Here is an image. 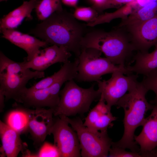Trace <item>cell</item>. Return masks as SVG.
I'll return each mask as SVG.
<instances>
[{
  "instance_id": "1",
  "label": "cell",
  "mask_w": 157,
  "mask_h": 157,
  "mask_svg": "<svg viewBox=\"0 0 157 157\" xmlns=\"http://www.w3.org/2000/svg\"><path fill=\"white\" fill-rule=\"evenodd\" d=\"M87 27L63 9L53 13L29 33L48 44L65 47L77 58L82 50V40L88 31Z\"/></svg>"
},
{
  "instance_id": "2",
  "label": "cell",
  "mask_w": 157,
  "mask_h": 157,
  "mask_svg": "<svg viewBox=\"0 0 157 157\" xmlns=\"http://www.w3.org/2000/svg\"><path fill=\"white\" fill-rule=\"evenodd\" d=\"M148 91L141 82L138 81L117 102V108H122L124 111V132L121 139L112 142L111 146L139 152L140 148L134 139L135 131L138 127L142 126L146 113L152 110L154 106L146 99Z\"/></svg>"
},
{
  "instance_id": "3",
  "label": "cell",
  "mask_w": 157,
  "mask_h": 157,
  "mask_svg": "<svg viewBox=\"0 0 157 157\" xmlns=\"http://www.w3.org/2000/svg\"><path fill=\"white\" fill-rule=\"evenodd\" d=\"M82 49H96L114 64L123 66L135 50L130 39L118 30L106 31L100 29L88 30L81 43Z\"/></svg>"
},
{
  "instance_id": "4",
  "label": "cell",
  "mask_w": 157,
  "mask_h": 157,
  "mask_svg": "<svg viewBox=\"0 0 157 157\" xmlns=\"http://www.w3.org/2000/svg\"><path fill=\"white\" fill-rule=\"evenodd\" d=\"M43 71H31L26 68L24 62L14 61L0 51V90L3 92L5 101L13 99L22 102L26 85L33 78H44Z\"/></svg>"
},
{
  "instance_id": "5",
  "label": "cell",
  "mask_w": 157,
  "mask_h": 157,
  "mask_svg": "<svg viewBox=\"0 0 157 157\" xmlns=\"http://www.w3.org/2000/svg\"><path fill=\"white\" fill-rule=\"evenodd\" d=\"M74 80L65 82L64 88L60 90L59 102L54 109V116L68 117L83 114L89 110L93 101L99 99L101 94L99 87L96 90L93 84L89 88H82Z\"/></svg>"
},
{
  "instance_id": "6",
  "label": "cell",
  "mask_w": 157,
  "mask_h": 157,
  "mask_svg": "<svg viewBox=\"0 0 157 157\" xmlns=\"http://www.w3.org/2000/svg\"><path fill=\"white\" fill-rule=\"evenodd\" d=\"M102 53L92 48H83L77 58L78 63L75 79L78 82L100 80L103 75L117 71L128 75L133 73L126 66L116 65L106 57H101Z\"/></svg>"
},
{
  "instance_id": "7",
  "label": "cell",
  "mask_w": 157,
  "mask_h": 157,
  "mask_svg": "<svg viewBox=\"0 0 157 157\" xmlns=\"http://www.w3.org/2000/svg\"><path fill=\"white\" fill-rule=\"evenodd\" d=\"M64 116L77 134L80 144L81 156L106 157L108 156L112 141L107 131H92L84 125L80 118L71 119Z\"/></svg>"
},
{
  "instance_id": "8",
  "label": "cell",
  "mask_w": 157,
  "mask_h": 157,
  "mask_svg": "<svg viewBox=\"0 0 157 157\" xmlns=\"http://www.w3.org/2000/svg\"><path fill=\"white\" fill-rule=\"evenodd\" d=\"M54 119L50 133L53 136L54 144L58 148L62 157H79L81 149L77 134L65 119L64 115Z\"/></svg>"
},
{
  "instance_id": "9",
  "label": "cell",
  "mask_w": 157,
  "mask_h": 157,
  "mask_svg": "<svg viewBox=\"0 0 157 157\" xmlns=\"http://www.w3.org/2000/svg\"><path fill=\"white\" fill-rule=\"evenodd\" d=\"M138 77L136 74L126 76L123 72L117 71L112 73L108 80L97 82L106 103L111 108L134 86L138 81Z\"/></svg>"
},
{
  "instance_id": "10",
  "label": "cell",
  "mask_w": 157,
  "mask_h": 157,
  "mask_svg": "<svg viewBox=\"0 0 157 157\" xmlns=\"http://www.w3.org/2000/svg\"><path fill=\"white\" fill-rule=\"evenodd\" d=\"M28 109L29 121L28 132L31 135L36 148L42 145L48 135H50L51 130L54 124L53 116L54 109L44 108Z\"/></svg>"
},
{
  "instance_id": "11",
  "label": "cell",
  "mask_w": 157,
  "mask_h": 157,
  "mask_svg": "<svg viewBox=\"0 0 157 157\" xmlns=\"http://www.w3.org/2000/svg\"><path fill=\"white\" fill-rule=\"evenodd\" d=\"M67 81L62 80L48 87L36 90L29 91L27 88L23 95L22 103L28 107H48L55 109L59 102L61 88Z\"/></svg>"
},
{
  "instance_id": "12",
  "label": "cell",
  "mask_w": 157,
  "mask_h": 157,
  "mask_svg": "<svg viewBox=\"0 0 157 157\" xmlns=\"http://www.w3.org/2000/svg\"><path fill=\"white\" fill-rule=\"evenodd\" d=\"M71 56V53L65 47L53 45L40 49L31 60L27 61L25 59L23 62L26 68L43 71L55 63L69 61Z\"/></svg>"
},
{
  "instance_id": "13",
  "label": "cell",
  "mask_w": 157,
  "mask_h": 157,
  "mask_svg": "<svg viewBox=\"0 0 157 157\" xmlns=\"http://www.w3.org/2000/svg\"><path fill=\"white\" fill-rule=\"evenodd\" d=\"M128 28L131 35V42L135 50L148 52L151 47L157 44V15Z\"/></svg>"
},
{
  "instance_id": "14",
  "label": "cell",
  "mask_w": 157,
  "mask_h": 157,
  "mask_svg": "<svg viewBox=\"0 0 157 157\" xmlns=\"http://www.w3.org/2000/svg\"><path fill=\"white\" fill-rule=\"evenodd\" d=\"M150 114L145 118L143 129L134 139L140 147L139 152L144 157H152V152L157 147V103Z\"/></svg>"
},
{
  "instance_id": "15",
  "label": "cell",
  "mask_w": 157,
  "mask_h": 157,
  "mask_svg": "<svg viewBox=\"0 0 157 157\" xmlns=\"http://www.w3.org/2000/svg\"><path fill=\"white\" fill-rule=\"evenodd\" d=\"M0 30L2 37L23 49L27 54L25 59L29 61L38 53L41 47H47L46 42L14 29H4Z\"/></svg>"
},
{
  "instance_id": "16",
  "label": "cell",
  "mask_w": 157,
  "mask_h": 157,
  "mask_svg": "<svg viewBox=\"0 0 157 157\" xmlns=\"http://www.w3.org/2000/svg\"><path fill=\"white\" fill-rule=\"evenodd\" d=\"M20 134L0 120V136L2 146L1 147L7 157H16L21 152L24 154L27 145L22 142Z\"/></svg>"
},
{
  "instance_id": "17",
  "label": "cell",
  "mask_w": 157,
  "mask_h": 157,
  "mask_svg": "<svg viewBox=\"0 0 157 157\" xmlns=\"http://www.w3.org/2000/svg\"><path fill=\"white\" fill-rule=\"evenodd\" d=\"M78 59L76 58L74 60H69L63 63L59 70L52 75L43 78L27 89L29 91L40 90L48 87L55 83L63 80L67 81L75 79L77 73Z\"/></svg>"
},
{
  "instance_id": "18",
  "label": "cell",
  "mask_w": 157,
  "mask_h": 157,
  "mask_svg": "<svg viewBox=\"0 0 157 157\" xmlns=\"http://www.w3.org/2000/svg\"><path fill=\"white\" fill-rule=\"evenodd\" d=\"M40 0H30L24 1L18 7L5 15L0 21V30L4 29H15L22 23L25 18L33 19L31 13L37 6Z\"/></svg>"
},
{
  "instance_id": "19",
  "label": "cell",
  "mask_w": 157,
  "mask_h": 157,
  "mask_svg": "<svg viewBox=\"0 0 157 157\" xmlns=\"http://www.w3.org/2000/svg\"><path fill=\"white\" fill-rule=\"evenodd\" d=\"M154 50L150 53L138 52L133 57L134 64L126 66L132 73L145 76L157 68V44Z\"/></svg>"
},
{
  "instance_id": "20",
  "label": "cell",
  "mask_w": 157,
  "mask_h": 157,
  "mask_svg": "<svg viewBox=\"0 0 157 157\" xmlns=\"http://www.w3.org/2000/svg\"><path fill=\"white\" fill-rule=\"evenodd\" d=\"M14 107L6 114L4 122L20 134L28 132V108L18 105L16 103Z\"/></svg>"
},
{
  "instance_id": "21",
  "label": "cell",
  "mask_w": 157,
  "mask_h": 157,
  "mask_svg": "<svg viewBox=\"0 0 157 157\" xmlns=\"http://www.w3.org/2000/svg\"><path fill=\"white\" fill-rule=\"evenodd\" d=\"M157 15V1L138 8L123 19L119 27L127 28L144 22Z\"/></svg>"
},
{
  "instance_id": "22",
  "label": "cell",
  "mask_w": 157,
  "mask_h": 157,
  "mask_svg": "<svg viewBox=\"0 0 157 157\" xmlns=\"http://www.w3.org/2000/svg\"><path fill=\"white\" fill-rule=\"evenodd\" d=\"M63 9L61 0H41L35 11L38 19L43 21L54 12Z\"/></svg>"
},
{
  "instance_id": "23",
  "label": "cell",
  "mask_w": 157,
  "mask_h": 157,
  "mask_svg": "<svg viewBox=\"0 0 157 157\" xmlns=\"http://www.w3.org/2000/svg\"><path fill=\"white\" fill-rule=\"evenodd\" d=\"M117 119L111 112L107 114L95 113L90 120L89 129L94 132L107 131L108 127Z\"/></svg>"
},
{
  "instance_id": "24",
  "label": "cell",
  "mask_w": 157,
  "mask_h": 157,
  "mask_svg": "<svg viewBox=\"0 0 157 157\" xmlns=\"http://www.w3.org/2000/svg\"><path fill=\"white\" fill-rule=\"evenodd\" d=\"M99 13L92 7H76L73 14L78 20L89 22L96 18Z\"/></svg>"
},
{
  "instance_id": "25",
  "label": "cell",
  "mask_w": 157,
  "mask_h": 157,
  "mask_svg": "<svg viewBox=\"0 0 157 157\" xmlns=\"http://www.w3.org/2000/svg\"><path fill=\"white\" fill-rule=\"evenodd\" d=\"M141 82L148 91H152L155 94L154 99L150 103L153 105L157 103V68L144 76Z\"/></svg>"
},
{
  "instance_id": "26",
  "label": "cell",
  "mask_w": 157,
  "mask_h": 157,
  "mask_svg": "<svg viewBox=\"0 0 157 157\" xmlns=\"http://www.w3.org/2000/svg\"><path fill=\"white\" fill-rule=\"evenodd\" d=\"M31 157H60L61 155L58 148L54 144L44 141L38 152L36 154H32Z\"/></svg>"
},
{
  "instance_id": "27",
  "label": "cell",
  "mask_w": 157,
  "mask_h": 157,
  "mask_svg": "<svg viewBox=\"0 0 157 157\" xmlns=\"http://www.w3.org/2000/svg\"><path fill=\"white\" fill-rule=\"evenodd\" d=\"M109 154L111 157H144L139 152L127 151L125 149L113 146H111Z\"/></svg>"
},
{
  "instance_id": "28",
  "label": "cell",
  "mask_w": 157,
  "mask_h": 157,
  "mask_svg": "<svg viewBox=\"0 0 157 157\" xmlns=\"http://www.w3.org/2000/svg\"><path fill=\"white\" fill-rule=\"evenodd\" d=\"M103 94L101 93L99 101L93 108L101 114H107L111 113V108L106 103Z\"/></svg>"
},
{
  "instance_id": "29",
  "label": "cell",
  "mask_w": 157,
  "mask_h": 157,
  "mask_svg": "<svg viewBox=\"0 0 157 157\" xmlns=\"http://www.w3.org/2000/svg\"><path fill=\"white\" fill-rule=\"evenodd\" d=\"M109 0H87L91 7L99 13L109 8Z\"/></svg>"
},
{
  "instance_id": "30",
  "label": "cell",
  "mask_w": 157,
  "mask_h": 157,
  "mask_svg": "<svg viewBox=\"0 0 157 157\" xmlns=\"http://www.w3.org/2000/svg\"><path fill=\"white\" fill-rule=\"evenodd\" d=\"M137 6L142 7L152 2L157 1V0H133Z\"/></svg>"
},
{
  "instance_id": "31",
  "label": "cell",
  "mask_w": 157,
  "mask_h": 157,
  "mask_svg": "<svg viewBox=\"0 0 157 157\" xmlns=\"http://www.w3.org/2000/svg\"><path fill=\"white\" fill-rule=\"evenodd\" d=\"M62 3L69 7L75 8L77 7L79 0H61Z\"/></svg>"
},
{
  "instance_id": "32",
  "label": "cell",
  "mask_w": 157,
  "mask_h": 157,
  "mask_svg": "<svg viewBox=\"0 0 157 157\" xmlns=\"http://www.w3.org/2000/svg\"><path fill=\"white\" fill-rule=\"evenodd\" d=\"M5 101V96L3 92L0 90V110L2 112L4 107V101Z\"/></svg>"
},
{
  "instance_id": "33",
  "label": "cell",
  "mask_w": 157,
  "mask_h": 157,
  "mask_svg": "<svg viewBox=\"0 0 157 157\" xmlns=\"http://www.w3.org/2000/svg\"><path fill=\"white\" fill-rule=\"evenodd\" d=\"M8 0H0V1H6Z\"/></svg>"
}]
</instances>
